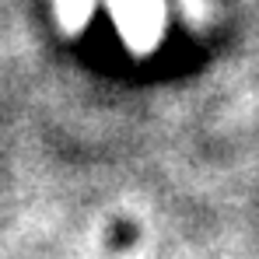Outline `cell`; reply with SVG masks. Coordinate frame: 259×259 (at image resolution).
<instances>
[{"label":"cell","instance_id":"1","mask_svg":"<svg viewBox=\"0 0 259 259\" xmlns=\"http://www.w3.org/2000/svg\"><path fill=\"white\" fill-rule=\"evenodd\" d=\"M112 7H116V21L123 35L137 49L154 42L161 25V0H112Z\"/></svg>","mask_w":259,"mask_h":259},{"label":"cell","instance_id":"2","mask_svg":"<svg viewBox=\"0 0 259 259\" xmlns=\"http://www.w3.org/2000/svg\"><path fill=\"white\" fill-rule=\"evenodd\" d=\"M88 0H60V11H63V18H67V25H77L81 18L88 14Z\"/></svg>","mask_w":259,"mask_h":259}]
</instances>
